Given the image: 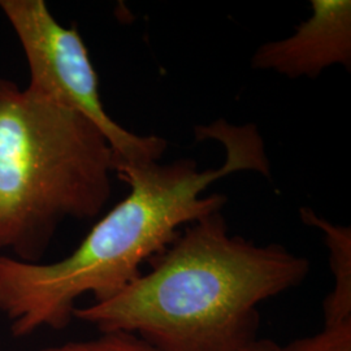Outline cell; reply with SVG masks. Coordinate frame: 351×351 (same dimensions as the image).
Returning a JSON list of instances; mask_svg holds the SVG:
<instances>
[{
    "instance_id": "obj_1",
    "label": "cell",
    "mask_w": 351,
    "mask_h": 351,
    "mask_svg": "<svg viewBox=\"0 0 351 351\" xmlns=\"http://www.w3.org/2000/svg\"><path fill=\"white\" fill-rule=\"evenodd\" d=\"M197 139L226 146L217 169L198 171L194 160L125 167L117 172L130 193L101 219L71 255L55 263H27L0 255V314L14 337L38 329H64L73 319L75 301L90 293L95 302L117 294L141 275V264L163 252L177 229L219 213L221 194L203 195L219 178L255 171L269 176L263 138L256 126L217 120L195 130Z\"/></svg>"
},
{
    "instance_id": "obj_2",
    "label": "cell",
    "mask_w": 351,
    "mask_h": 351,
    "mask_svg": "<svg viewBox=\"0 0 351 351\" xmlns=\"http://www.w3.org/2000/svg\"><path fill=\"white\" fill-rule=\"evenodd\" d=\"M151 271L117 294L77 308L101 333L137 335L158 351H239L256 339L258 306L302 284L306 258L228 233L221 213L191 223Z\"/></svg>"
},
{
    "instance_id": "obj_3",
    "label": "cell",
    "mask_w": 351,
    "mask_h": 351,
    "mask_svg": "<svg viewBox=\"0 0 351 351\" xmlns=\"http://www.w3.org/2000/svg\"><path fill=\"white\" fill-rule=\"evenodd\" d=\"M112 172L86 117L0 77V250L38 263L65 219L101 213Z\"/></svg>"
},
{
    "instance_id": "obj_4",
    "label": "cell",
    "mask_w": 351,
    "mask_h": 351,
    "mask_svg": "<svg viewBox=\"0 0 351 351\" xmlns=\"http://www.w3.org/2000/svg\"><path fill=\"white\" fill-rule=\"evenodd\" d=\"M0 10L25 53L30 75L26 88L97 126L112 149L114 172L158 163L167 141L137 136L108 116L101 104L98 75L75 27L58 23L43 0H0Z\"/></svg>"
},
{
    "instance_id": "obj_5",
    "label": "cell",
    "mask_w": 351,
    "mask_h": 351,
    "mask_svg": "<svg viewBox=\"0 0 351 351\" xmlns=\"http://www.w3.org/2000/svg\"><path fill=\"white\" fill-rule=\"evenodd\" d=\"M311 7L313 14L293 36L255 51L254 69L275 71L289 78H316L335 64L350 71V0H313Z\"/></svg>"
},
{
    "instance_id": "obj_6",
    "label": "cell",
    "mask_w": 351,
    "mask_h": 351,
    "mask_svg": "<svg viewBox=\"0 0 351 351\" xmlns=\"http://www.w3.org/2000/svg\"><path fill=\"white\" fill-rule=\"evenodd\" d=\"M306 226L317 228L329 250V263L335 277V288L323 304L324 326H336L351 320V229L336 226L317 216L310 208H301Z\"/></svg>"
},
{
    "instance_id": "obj_7",
    "label": "cell",
    "mask_w": 351,
    "mask_h": 351,
    "mask_svg": "<svg viewBox=\"0 0 351 351\" xmlns=\"http://www.w3.org/2000/svg\"><path fill=\"white\" fill-rule=\"evenodd\" d=\"M39 351H158L137 335L128 332L101 333L98 339L72 341Z\"/></svg>"
},
{
    "instance_id": "obj_8",
    "label": "cell",
    "mask_w": 351,
    "mask_h": 351,
    "mask_svg": "<svg viewBox=\"0 0 351 351\" xmlns=\"http://www.w3.org/2000/svg\"><path fill=\"white\" fill-rule=\"evenodd\" d=\"M281 351H351V320L324 326L322 332L294 339Z\"/></svg>"
},
{
    "instance_id": "obj_9",
    "label": "cell",
    "mask_w": 351,
    "mask_h": 351,
    "mask_svg": "<svg viewBox=\"0 0 351 351\" xmlns=\"http://www.w3.org/2000/svg\"><path fill=\"white\" fill-rule=\"evenodd\" d=\"M239 351H281V348L271 339H255Z\"/></svg>"
}]
</instances>
